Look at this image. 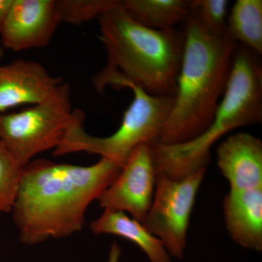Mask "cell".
Returning <instances> with one entry per match:
<instances>
[{"label": "cell", "instance_id": "9", "mask_svg": "<svg viewBox=\"0 0 262 262\" xmlns=\"http://www.w3.org/2000/svg\"><path fill=\"white\" fill-rule=\"evenodd\" d=\"M60 24L57 0H14L0 42L15 52L46 47Z\"/></svg>", "mask_w": 262, "mask_h": 262}, {"label": "cell", "instance_id": "3", "mask_svg": "<svg viewBox=\"0 0 262 262\" xmlns=\"http://www.w3.org/2000/svg\"><path fill=\"white\" fill-rule=\"evenodd\" d=\"M173 108L159 142L167 145L196 139L211 125L228 82L237 44L228 34H207L189 16Z\"/></svg>", "mask_w": 262, "mask_h": 262}, {"label": "cell", "instance_id": "5", "mask_svg": "<svg viewBox=\"0 0 262 262\" xmlns=\"http://www.w3.org/2000/svg\"><path fill=\"white\" fill-rule=\"evenodd\" d=\"M126 88L132 91L134 99L115 133L106 137L90 135L84 129V113L78 110L53 155L60 157L86 152L100 155L122 168L138 146L159 142L173 108L174 96H154L134 84H127Z\"/></svg>", "mask_w": 262, "mask_h": 262}, {"label": "cell", "instance_id": "11", "mask_svg": "<svg viewBox=\"0 0 262 262\" xmlns=\"http://www.w3.org/2000/svg\"><path fill=\"white\" fill-rule=\"evenodd\" d=\"M217 165L230 190L262 187V142L248 133L229 136L216 150Z\"/></svg>", "mask_w": 262, "mask_h": 262}, {"label": "cell", "instance_id": "13", "mask_svg": "<svg viewBox=\"0 0 262 262\" xmlns=\"http://www.w3.org/2000/svg\"><path fill=\"white\" fill-rule=\"evenodd\" d=\"M95 234H113L128 239L141 248L151 262H171L170 256L160 239L141 222L122 211L104 210L90 225Z\"/></svg>", "mask_w": 262, "mask_h": 262}, {"label": "cell", "instance_id": "21", "mask_svg": "<svg viewBox=\"0 0 262 262\" xmlns=\"http://www.w3.org/2000/svg\"><path fill=\"white\" fill-rule=\"evenodd\" d=\"M4 55V48L2 46L1 42H0V61H1L2 58Z\"/></svg>", "mask_w": 262, "mask_h": 262}, {"label": "cell", "instance_id": "6", "mask_svg": "<svg viewBox=\"0 0 262 262\" xmlns=\"http://www.w3.org/2000/svg\"><path fill=\"white\" fill-rule=\"evenodd\" d=\"M76 114L70 84L63 82L44 102L18 113L0 114V141L24 168L36 155L61 144Z\"/></svg>", "mask_w": 262, "mask_h": 262}, {"label": "cell", "instance_id": "18", "mask_svg": "<svg viewBox=\"0 0 262 262\" xmlns=\"http://www.w3.org/2000/svg\"><path fill=\"white\" fill-rule=\"evenodd\" d=\"M117 0H57L61 23L81 25L98 18Z\"/></svg>", "mask_w": 262, "mask_h": 262}, {"label": "cell", "instance_id": "1", "mask_svg": "<svg viewBox=\"0 0 262 262\" xmlns=\"http://www.w3.org/2000/svg\"><path fill=\"white\" fill-rule=\"evenodd\" d=\"M121 169L105 158L89 166L44 158L29 162L11 211L20 241L32 246L80 232L88 208Z\"/></svg>", "mask_w": 262, "mask_h": 262}, {"label": "cell", "instance_id": "7", "mask_svg": "<svg viewBox=\"0 0 262 262\" xmlns=\"http://www.w3.org/2000/svg\"><path fill=\"white\" fill-rule=\"evenodd\" d=\"M206 172L201 169L179 180L157 177L152 203L142 224L174 258L184 256L191 214Z\"/></svg>", "mask_w": 262, "mask_h": 262}, {"label": "cell", "instance_id": "16", "mask_svg": "<svg viewBox=\"0 0 262 262\" xmlns=\"http://www.w3.org/2000/svg\"><path fill=\"white\" fill-rule=\"evenodd\" d=\"M228 4L227 0L189 1V16L194 18L207 34L213 36L225 35L227 34Z\"/></svg>", "mask_w": 262, "mask_h": 262}, {"label": "cell", "instance_id": "14", "mask_svg": "<svg viewBox=\"0 0 262 262\" xmlns=\"http://www.w3.org/2000/svg\"><path fill=\"white\" fill-rule=\"evenodd\" d=\"M123 9L138 24L155 29L170 30L187 21L189 1L186 0H121Z\"/></svg>", "mask_w": 262, "mask_h": 262}, {"label": "cell", "instance_id": "19", "mask_svg": "<svg viewBox=\"0 0 262 262\" xmlns=\"http://www.w3.org/2000/svg\"><path fill=\"white\" fill-rule=\"evenodd\" d=\"M14 0H0V32L8 18Z\"/></svg>", "mask_w": 262, "mask_h": 262}, {"label": "cell", "instance_id": "2", "mask_svg": "<svg viewBox=\"0 0 262 262\" xmlns=\"http://www.w3.org/2000/svg\"><path fill=\"white\" fill-rule=\"evenodd\" d=\"M99 39L107 55L106 67L93 79L96 91L134 84L154 96H174L183 51L184 32L155 30L136 22L120 0L97 18Z\"/></svg>", "mask_w": 262, "mask_h": 262}, {"label": "cell", "instance_id": "10", "mask_svg": "<svg viewBox=\"0 0 262 262\" xmlns=\"http://www.w3.org/2000/svg\"><path fill=\"white\" fill-rule=\"evenodd\" d=\"M63 83L37 61L16 59L0 66V114L19 105L44 102Z\"/></svg>", "mask_w": 262, "mask_h": 262}, {"label": "cell", "instance_id": "20", "mask_svg": "<svg viewBox=\"0 0 262 262\" xmlns=\"http://www.w3.org/2000/svg\"><path fill=\"white\" fill-rule=\"evenodd\" d=\"M121 248L116 243H113L110 248V253H108V258L107 262H119L120 255H121Z\"/></svg>", "mask_w": 262, "mask_h": 262}, {"label": "cell", "instance_id": "17", "mask_svg": "<svg viewBox=\"0 0 262 262\" xmlns=\"http://www.w3.org/2000/svg\"><path fill=\"white\" fill-rule=\"evenodd\" d=\"M23 168L0 141V213L11 212Z\"/></svg>", "mask_w": 262, "mask_h": 262}, {"label": "cell", "instance_id": "8", "mask_svg": "<svg viewBox=\"0 0 262 262\" xmlns=\"http://www.w3.org/2000/svg\"><path fill=\"white\" fill-rule=\"evenodd\" d=\"M156 180L150 146L140 144L97 201L103 210L130 213L143 223L152 203Z\"/></svg>", "mask_w": 262, "mask_h": 262}, {"label": "cell", "instance_id": "12", "mask_svg": "<svg viewBox=\"0 0 262 262\" xmlns=\"http://www.w3.org/2000/svg\"><path fill=\"white\" fill-rule=\"evenodd\" d=\"M226 229L236 244L246 249L262 250V187L229 190L224 198Z\"/></svg>", "mask_w": 262, "mask_h": 262}, {"label": "cell", "instance_id": "15", "mask_svg": "<svg viewBox=\"0 0 262 262\" xmlns=\"http://www.w3.org/2000/svg\"><path fill=\"white\" fill-rule=\"evenodd\" d=\"M227 32L234 42L261 56V0H237L227 15Z\"/></svg>", "mask_w": 262, "mask_h": 262}, {"label": "cell", "instance_id": "4", "mask_svg": "<svg viewBox=\"0 0 262 262\" xmlns=\"http://www.w3.org/2000/svg\"><path fill=\"white\" fill-rule=\"evenodd\" d=\"M259 56L244 46H237L227 88L211 125L203 134L182 144H150L157 177L179 180L206 168L211 146L222 136L234 128L261 122Z\"/></svg>", "mask_w": 262, "mask_h": 262}]
</instances>
